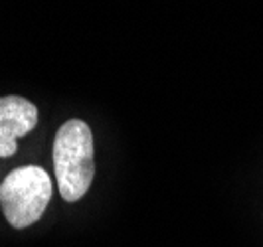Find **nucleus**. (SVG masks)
<instances>
[{"label":"nucleus","mask_w":263,"mask_h":247,"mask_svg":"<svg viewBox=\"0 0 263 247\" xmlns=\"http://www.w3.org/2000/svg\"><path fill=\"white\" fill-rule=\"evenodd\" d=\"M53 168L60 194L66 202H78L89 190L95 176L93 135L87 123L66 121L53 139Z\"/></svg>","instance_id":"obj_1"},{"label":"nucleus","mask_w":263,"mask_h":247,"mask_svg":"<svg viewBox=\"0 0 263 247\" xmlns=\"http://www.w3.org/2000/svg\"><path fill=\"white\" fill-rule=\"evenodd\" d=\"M50 174L40 166H20L0 184V206L8 223L22 230L42 218L52 200Z\"/></svg>","instance_id":"obj_2"},{"label":"nucleus","mask_w":263,"mask_h":247,"mask_svg":"<svg viewBox=\"0 0 263 247\" xmlns=\"http://www.w3.org/2000/svg\"><path fill=\"white\" fill-rule=\"evenodd\" d=\"M38 123V107L20 95L0 97V156L8 158L18 150V139Z\"/></svg>","instance_id":"obj_3"}]
</instances>
